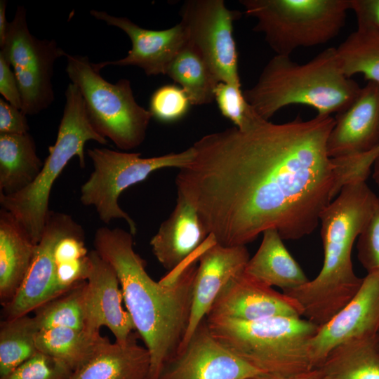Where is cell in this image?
<instances>
[{
	"instance_id": "cell-27",
	"label": "cell",
	"mask_w": 379,
	"mask_h": 379,
	"mask_svg": "<svg viewBox=\"0 0 379 379\" xmlns=\"http://www.w3.org/2000/svg\"><path fill=\"white\" fill-rule=\"evenodd\" d=\"M108 340L100 331L56 327L40 330L36 347L39 352L62 361L75 371Z\"/></svg>"
},
{
	"instance_id": "cell-37",
	"label": "cell",
	"mask_w": 379,
	"mask_h": 379,
	"mask_svg": "<svg viewBox=\"0 0 379 379\" xmlns=\"http://www.w3.org/2000/svg\"><path fill=\"white\" fill-rule=\"evenodd\" d=\"M26 115L3 98L0 99V134H24L29 133Z\"/></svg>"
},
{
	"instance_id": "cell-39",
	"label": "cell",
	"mask_w": 379,
	"mask_h": 379,
	"mask_svg": "<svg viewBox=\"0 0 379 379\" xmlns=\"http://www.w3.org/2000/svg\"><path fill=\"white\" fill-rule=\"evenodd\" d=\"M351 10L379 27V0H350Z\"/></svg>"
},
{
	"instance_id": "cell-15",
	"label": "cell",
	"mask_w": 379,
	"mask_h": 379,
	"mask_svg": "<svg viewBox=\"0 0 379 379\" xmlns=\"http://www.w3.org/2000/svg\"><path fill=\"white\" fill-rule=\"evenodd\" d=\"M90 14L119 28L131 41V48L124 58L95 63L100 70L107 65L136 66L147 76L166 75L173 60L188 42L186 31L180 22L168 29L152 30L140 27L127 18L111 15L105 11L93 9Z\"/></svg>"
},
{
	"instance_id": "cell-19",
	"label": "cell",
	"mask_w": 379,
	"mask_h": 379,
	"mask_svg": "<svg viewBox=\"0 0 379 379\" xmlns=\"http://www.w3.org/2000/svg\"><path fill=\"white\" fill-rule=\"evenodd\" d=\"M335 120L327 141V152L331 159L363 154L378 147L379 84L368 81Z\"/></svg>"
},
{
	"instance_id": "cell-31",
	"label": "cell",
	"mask_w": 379,
	"mask_h": 379,
	"mask_svg": "<svg viewBox=\"0 0 379 379\" xmlns=\"http://www.w3.org/2000/svg\"><path fill=\"white\" fill-rule=\"evenodd\" d=\"M190 105V99L181 87L166 84L160 86L152 95L149 111L159 121L171 123L184 117Z\"/></svg>"
},
{
	"instance_id": "cell-36",
	"label": "cell",
	"mask_w": 379,
	"mask_h": 379,
	"mask_svg": "<svg viewBox=\"0 0 379 379\" xmlns=\"http://www.w3.org/2000/svg\"><path fill=\"white\" fill-rule=\"evenodd\" d=\"M88 253L84 243V230L66 235L55 247V264L84 258Z\"/></svg>"
},
{
	"instance_id": "cell-11",
	"label": "cell",
	"mask_w": 379,
	"mask_h": 379,
	"mask_svg": "<svg viewBox=\"0 0 379 379\" xmlns=\"http://www.w3.org/2000/svg\"><path fill=\"white\" fill-rule=\"evenodd\" d=\"M188 43L206 62L219 82L241 87L233 22L239 13L223 0H187L180 11Z\"/></svg>"
},
{
	"instance_id": "cell-21",
	"label": "cell",
	"mask_w": 379,
	"mask_h": 379,
	"mask_svg": "<svg viewBox=\"0 0 379 379\" xmlns=\"http://www.w3.org/2000/svg\"><path fill=\"white\" fill-rule=\"evenodd\" d=\"M138 338L134 331L124 344L108 340L70 379H147L150 355L138 344Z\"/></svg>"
},
{
	"instance_id": "cell-25",
	"label": "cell",
	"mask_w": 379,
	"mask_h": 379,
	"mask_svg": "<svg viewBox=\"0 0 379 379\" xmlns=\"http://www.w3.org/2000/svg\"><path fill=\"white\" fill-rule=\"evenodd\" d=\"M43 164L29 133L0 134V194H13L27 187Z\"/></svg>"
},
{
	"instance_id": "cell-6",
	"label": "cell",
	"mask_w": 379,
	"mask_h": 379,
	"mask_svg": "<svg viewBox=\"0 0 379 379\" xmlns=\"http://www.w3.org/2000/svg\"><path fill=\"white\" fill-rule=\"evenodd\" d=\"M65 95L56 140L49 147L39 174L22 190L11 195L0 194L2 208L15 217L35 244L41 237L50 212L52 187L67 163L77 156L81 168H84L86 142L94 140L102 145L107 143V140L92 126L78 87L69 83Z\"/></svg>"
},
{
	"instance_id": "cell-29",
	"label": "cell",
	"mask_w": 379,
	"mask_h": 379,
	"mask_svg": "<svg viewBox=\"0 0 379 379\" xmlns=\"http://www.w3.org/2000/svg\"><path fill=\"white\" fill-rule=\"evenodd\" d=\"M40 329L28 314L5 319L0 326V377L4 376L38 352L36 337Z\"/></svg>"
},
{
	"instance_id": "cell-5",
	"label": "cell",
	"mask_w": 379,
	"mask_h": 379,
	"mask_svg": "<svg viewBox=\"0 0 379 379\" xmlns=\"http://www.w3.org/2000/svg\"><path fill=\"white\" fill-rule=\"evenodd\" d=\"M206 319L219 343L262 373L293 376L313 369L309 344L319 326L307 319Z\"/></svg>"
},
{
	"instance_id": "cell-17",
	"label": "cell",
	"mask_w": 379,
	"mask_h": 379,
	"mask_svg": "<svg viewBox=\"0 0 379 379\" xmlns=\"http://www.w3.org/2000/svg\"><path fill=\"white\" fill-rule=\"evenodd\" d=\"M249 259L246 246H223L212 237L211 242L198 257L189 324L178 353L206 318L220 292L232 277L244 271Z\"/></svg>"
},
{
	"instance_id": "cell-8",
	"label": "cell",
	"mask_w": 379,
	"mask_h": 379,
	"mask_svg": "<svg viewBox=\"0 0 379 379\" xmlns=\"http://www.w3.org/2000/svg\"><path fill=\"white\" fill-rule=\"evenodd\" d=\"M65 57L66 72L83 97L93 128L119 149L130 150L140 145L152 117L136 102L130 81L122 79L112 84L87 56Z\"/></svg>"
},
{
	"instance_id": "cell-4",
	"label": "cell",
	"mask_w": 379,
	"mask_h": 379,
	"mask_svg": "<svg viewBox=\"0 0 379 379\" xmlns=\"http://www.w3.org/2000/svg\"><path fill=\"white\" fill-rule=\"evenodd\" d=\"M361 87L343 72L335 48L324 49L305 63L275 55L244 97L261 118L269 120L284 107L302 105L318 115L331 116L346 109Z\"/></svg>"
},
{
	"instance_id": "cell-33",
	"label": "cell",
	"mask_w": 379,
	"mask_h": 379,
	"mask_svg": "<svg viewBox=\"0 0 379 379\" xmlns=\"http://www.w3.org/2000/svg\"><path fill=\"white\" fill-rule=\"evenodd\" d=\"M215 100L222 115L240 130L246 128L256 114L239 87L219 82L215 89Z\"/></svg>"
},
{
	"instance_id": "cell-38",
	"label": "cell",
	"mask_w": 379,
	"mask_h": 379,
	"mask_svg": "<svg viewBox=\"0 0 379 379\" xmlns=\"http://www.w3.org/2000/svg\"><path fill=\"white\" fill-rule=\"evenodd\" d=\"M0 93L14 107L22 109L20 92L16 77L4 57L0 54Z\"/></svg>"
},
{
	"instance_id": "cell-13",
	"label": "cell",
	"mask_w": 379,
	"mask_h": 379,
	"mask_svg": "<svg viewBox=\"0 0 379 379\" xmlns=\"http://www.w3.org/2000/svg\"><path fill=\"white\" fill-rule=\"evenodd\" d=\"M260 373L214 338L205 318L158 379H248Z\"/></svg>"
},
{
	"instance_id": "cell-9",
	"label": "cell",
	"mask_w": 379,
	"mask_h": 379,
	"mask_svg": "<svg viewBox=\"0 0 379 379\" xmlns=\"http://www.w3.org/2000/svg\"><path fill=\"white\" fill-rule=\"evenodd\" d=\"M93 170L81 187V202L93 206L105 223L114 219L124 220L134 235L137 232L135 221L118 204L120 194L129 187L145 180L152 173L164 168H182L190 164L194 149H188L161 156L142 158L140 153H128L107 148L87 150Z\"/></svg>"
},
{
	"instance_id": "cell-42",
	"label": "cell",
	"mask_w": 379,
	"mask_h": 379,
	"mask_svg": "<svg viewBox=\"0 0 379 379\" xmlns=\"http://www.w3.org/2000/svg\"><path fill=\"white\" fill-rule=\"evenodd\" d=\"M373 166V178L379 187V155L375 159Z\"/></svg>"
},
{
	"instance_id": "cell-43",
	"label": "cell",
	"mask_w": 379,
	"mask_h": 379,
	"mask_svg": "<svg viewBox=\"0 0 379 379\" xmlns=\"http://www.w3.org/2000/svg\"><path fill=\"white\" fill-rule=\"evenodd\" d=\"M378 336H379V330H378Z\"/></svg>"
},
{
	"instance_id": "cell-22",
	"label": "cell",
	"mask_w": 379,
	"mask_h": 379,
	"mask_svg": "<svg viewBox=\"0 0 379 379\" xmlns=\"http://www.w3.org/2000/svg\"><path fill=\"white\" fill-rule=\"evenodd\" d=\"M36 245L8 211H0V299L9 302L22 284Z\"/></svg>"
},
{
	"instance_id": "cell-2",
	"label": "cell",
	"mask_w": 379,
	"mask_h": 379,
	"mask_svg": "<svg viewBox=\"0 0 379 379\" xmlns=\"http://www.w3.org/2000/svg\"><path fill=\"white\" fill-rule=\"evenodd\" d=\"M93 244L116 272L126 310L149 353L147 379H158L164 365L178 353L188 327L197 260L157 282L135 253L131 232L102 227L95 232Z\"/></svg>"
},
{
	"instance_id": "cell-26",
	"label": "cell",
	"mask_w": 379,
	"mask_h": 379,
	"mask_svg": "<svg viewBox=\"0 0 379 379\" xmlns=\"http://www.w3.org/2000/svg\"><path fill=\"white\" fill-rule=\"evenodd\" d=\"M355 15L357 29L335 48L339 62L347 77L361 74L368 81L379 84V27Z\"/></svg>"
},
{
	"instance_id": "cell-1",
	"label": "cell",
	"mask_w": 379,
	"mask_h": 379,
	"mask_svg": "<svg viewBox=\"0 0 379 379\" xmlns=\"http://www.w3.org/2000/svg\"><path fill=\"white\" fill-rule=\"evenodd\" d=\"M332 116L274 124L256 114L249 125L207 134L180 168L178 193L223 246H246L267 230L282 239L311 234L344 186L327 152Z\"/></svg>"
},
{
	"instance_id": "cell-10",
	"label": "cell",
	"mask_w": 379,
	"mask_h": 379,
	"mask_svg": "<svg viewBox=\"0 0 379 379\" xmlns=\"http://www.w3.org/2000/svg\"><path fill=\"white\" fill-rule=\"evenodd\" d=\"M1 54L11 65L18 81L22 111L36 115L54 101L52 84L56 60L66 53L53 39H39L29 30L25 7L18 6L8 23Z\"/></svg>"
},
{
	"instance_id": "cell-24",
	"label": "cell",
	"mask_w": 379,
	"mask_h": 379,
	"mask_svg": "<svg viewBox=\"0 0 379 379\" xmlns=\"http://www.w3.org/2000/svg\"><path fill=\"white\" fill-rule=\"evenodd\" d=\"M312 373L314 379H379L378 335L340 344Z\"/></svg>"
},
{
	"instance_id": "cell-30",
	"label": "cell",
	"mask_w": 379,
	"mask_h": 379,
	"mask_svg": "<svg viewBox=\"0 0 379 379\" xmlns=\"http://www.w3.org/2000/svg\"><path fill=\"white\" fill-rule=\"evenodd\" d=\"M86 282L51 299L34 311L33 317L40 330L56 327L91 330L86 305Z\"/></svg>"
},
{
	"instance_id": "cell-23",
	"label": "cell",
	"mask_w": 379,
	"mask_h": 379,
	"mask_svg": "<svg viewBox=\"0 0 379 379\" xmlns=\"http://www.w3.org/2000/svg\"><path fill=\"white\" fill-rule=\"evenodd\" d=\"M262 242L249 259L244 273L269 286H277L283 293L294 290L309 279L285 247L276 230L263 232Z\"/></svg>"
},
{
	"instance_id": "cell-20",
	"label": "cell",
	"mask_w": 379,
	"mask_h": 379,
	"mask_svg": "<svg viewBox=\"0 0 379 379\" xmlns=\"http://www.w3.org/2000/svg\"><path fill=\"white\" fill-rule=\"evenodd\" d=\"M209 236L196 208L178 193L175 208L151 239L152 253L167 270L182 265Z\"/></svg>"
},
{
	"instance_id": "cell-12",
	"label": "cell",
	"mask_w": 379,
	"mask_h": 379,
	"mask_svg": "<svg viewBox=\"0 0 379 379\" xmlns=\"http://www.w3.org/2000/svg\"><path fill=\"white\" fill-rule=\"evenodd\" d=\"M82 230L70 215L50 211L24 280L13 299L3 306L5 319L28 314L53 298L55 247L63 237Z\"/></svg>"
},
{
	"instance_id": "cell-35",
	"label": "cell",
	"mask_w": 379,
	"mask_h": 379,
	"mask_svg": "<svg viewBox=\"0 0 379 379\" xmlns=\"http://www.w3.org/2000/svg\"><path fill=\"white\" fill-rule=\"evenodd\" d=\"M90 268L91 263L88 254L82 258L56 264L53 298L86 281Z\"/></svg>"
},
{
	"instance_id": "cell-40",
	"label": "cell",
	"mask_w": 379,
	"mask_h": 379,
	"mask_svg": "<svg viewBox=\"0 0 379 379\" xmlns=\"http://www.w3.org/2000/svg\"><path fill=\"white\" fill-rule=\"evenodd\" d=\"M7 1L5 0L0 1V46H1L5 40L8 23L6 18V9Z\"/></svg>"
},
{
	"instance_id": "cell-32",
	"label": "cell",
	"mask_w": 379,
	"mask_h": 379,
	"mask_svg": "<svg viewBox=\"0 0 379 379\" xmlns=\"http://www.w3.org/2000/svg\"><path fill=\"white\" fill-rule=\"evenodd\" d=\"M73 373L62 361L38 351L0 379H70Z\"/></svg>"
},
{
	"instance_id": "cell-7",
	"label": "cell",
	"mask_w": 379,
	"mask_h": 379,
	"mask_svg": "<svg viewBox=\"0 0 379 379\" xmlns=\"http://www.w3.org/2000/svg\"><path fill=\"white\" fill-rule=\"evenodd\" d=\"M275 55L325 44L344 27L350 0H241Z\"/></svg>"
},
{
	"instance_id": "cell-3",
	"label": "cell",
	"mask_w": 379,
	"mask_h": 379,
	"mask_svg": "<svg viewBox=\"0 0 379 379\" xmlns=\"http://www.w3.org/2000/svg\"><path fill=\"white\" fill-rule=\"evenodd\" d=\"M378 197L366 180L345 185L320 215L324 261L312 280L284 293L300 305L302 316L318 326L327 322L357 293L363 278L357 277L352 262L355 239L365 228Z\"/></svg>"
},
{
	"instance_id": "cell-18",
	"label": "cell",
	"mask_w": 379,
	"mask_h": 379,
	"mask_svg": "<svg viewBox=\"0 0 379 379\" xmlns=\"http://www.w3.org/2000/svg\"><path fill=\"white\" fill-rule=\"evenodd\" d=\"M91 268L86 282L85 298L89 327L100 331L106 326L115 342L126 343L135 331L132 317L124 309L123 293L114 268L94 249L88 253Z\"/></svg>"
},
{
	"instance_id": "cell-14",
	"label": "cell",
	"mask_w": 379,
	"mask_h": 379,
	"mask_svg": "<svg viewBox=\"0 0 379 379\" xmlns=\"http://www.w3.org/2000/svg\"><path fill=\"white\" fill-rule=\"evenodd\" d=\"M379 330V276L367 274L354 296L319 326L309 344L313 368L335 347L352 339L377 335Z\"/></svg>"
},
{
	"instance_id": "cell-28",
	"label": "cell",
	"mask_w": 379,
	"mask_h": 379,
	"mask_svg": "<svg viewBox=\"0 0 379 379\" xmlns=\"http://www.w3.org/2000/svg\"><path fill=\"white\" fill-rule=\"evenodd\" d=\"M166 75L184 90L191 105H208L215 100V89L219 81L188 42L173 60Z\"/></svg>"
},
{
	"instance_id": "cell-34",
	"label": "cell",
	"mask_w": 379,
	"mask_h": 379,
	"mask_svg": "<svg viewBox=\"0 0 379 379\" xmlns=\"http://www.w3.org/2000/svg\"><path fill=\"white\" fill-rule=\"evenodd\" d=\"M357 258L367 274L379 276V197L365 228L358 237Z\"/></svg>"
},
{
	"instance_id": "cell-41",
	"label": "cell",
	"mask_w": 379,
	"mask_h": 379,
	"mask_svg": "<svg viewBox=\"0 0 379 379\" xmlns=\"http://www.w3.org/2000/svg\"><path fill=\"white\" fill-rule=\"evenodd\" d=\"M248 379H314L312 371L293 376H279L267 373H260Z\"/></svg>"
},
{
	"instance_id": "cell-16",
	"label": "cell",
	"mask_w": 379,
	"mask_h": 379,
	"mask_svg": "<svg viewBox=\"0 0 379 379\" xmlns=\"http://www.w3.org/2000/svg\"><path fill=\"white\" fill-rule=\"evenodd\" d=\"M279 316L302 317V310L295 299L253 279L244 271L228 281L206 318L251 321Z\"/></svg>"
}]
</instances>
